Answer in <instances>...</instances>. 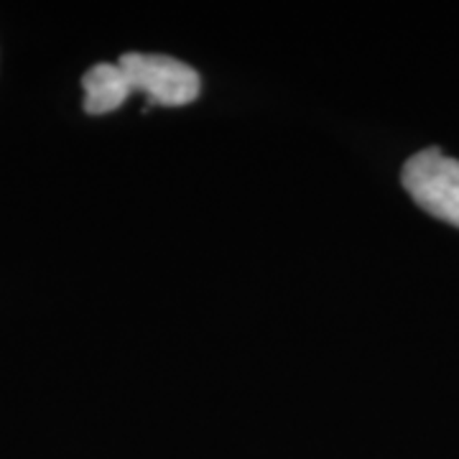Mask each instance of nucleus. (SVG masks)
<instances>
[{"label": "nucleus", "mask_w": 459, "mask_h": 459, "mask_svg": "<svg viewBox=\"0 0 459 459\" xmlns=\"http://www.w3.org/2000/svg\"><path fill=\"white\" fill-rule=\"evenodd\" d=\"M401 181L411 199L431 217L459 228V161L439 148H427L411 156Z\"/></svg>", "instance_id": "obj_2"}, {"label": "nucleus", "mask_w": 459, "mask_h": 459, "mask_svg": "<svg viewBox=\"0 0 459 459\" xmlns=\"http://www.w3.org/2000/svg\"><path fill=\"white\" fill-rule=\"evenodd\" d=\"M84 87V113L90 115H108L117 110L128 95L120 84V72L117 65L110 62H100L90 66L87 74L82 77Z\"/></svg>", "instance_id": "obj_3"}, {"label": "nucleus", "mask_w": 459, "mask_h": 459, "mask_svg": "<svg viewBox=\"0 0 459 459\" xmlns=\"http://www.w3.org/2000/svg\"><path fill=\"white\" fill-rule=\"evenodd\" d=\"M120 84L126 95L133 92L146 95L148 108L164 105V108H181L199 98L202 80L197 69L184 65L166 54H143V51H128L117 62Z\"/></svg>", "instance_id": "obj_1"}]
</instances>
